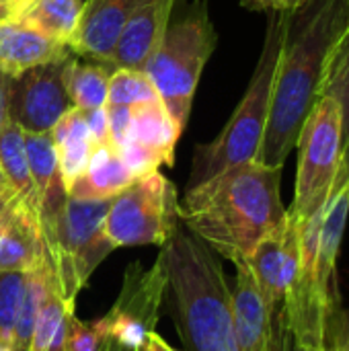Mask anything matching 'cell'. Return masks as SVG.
Segmentation results:
<instances>
[{"mask_svg":"<svg viewBox=\"0 0 349 351\" xmlns=\"http://www.w3.org/2000/svg\"><path fill=\"white\" fill-rule=\"evenodd\" d=\"M10 76L0 70V125L8 119V99H10Z\"/></svg>","mask_w":349,"mask_h":351,"instance_id":"36","label":"cell"},{"mask_svg":"<svg viewBox=\"0 0 349 351\" xmlns=\"http://www.w3.org/2000/svg\"><path fill=\"white\" fill-rule=\"evenodd\" d=\"M286 14H269L263 49L255 66L253 78L245 90V97L237 105L224 130L210 144H202L195 148L187 189L197 187L234 167L253 162L257 158L267 125L276 68L284 45Z\"/></svg>","mask_w":349,"mask_h":351,"instance_id":"4","label":"cell"},{"mask_svg":"<svg viewBox=\"0 0 349 351\" xmlns=\"http://www.w3.org/2000/svg\"><path fill=\"white\" fill-rule=\"evenodd\" d=\"M329 311L298 300H284L274 315V331L267 351H329Z\"/></svg>","mask_w":349,"mask_h":351,"instance_id":"17","label":"cell"},{"mask_svg":"<svg viewBox=\"0 0 349 351\" xmlns=\"http://www.w3.org/2000/svg\"><path fill=\"white\" fill-rule=\"evenodd\" d=\"M21 204L19 195L14 193V189L10 187V183L6 181V177L0 171V224L10 216V212Z\"/></svg>","mask_w":349,"mask_h":351,"instance_id":"35","label":"cell"},{"mask_svg":"<svg viewBox=\"0 0 349 351\" xmlns=\"http://www.w3.org/2000/svg\"><path fill=\"white\" fill-rule=\"evenodd\" d=\"M111 72L101 64H82L76 60L70 62L66 72L68 95L76 109H99L107 105V88H109Z\"/></svg>","mask_w":349,"mask_h":351,"instance_id":"27","label":"cell"},{"mask_svg":"<svg viewBox=\"0 0 349 351\" xmlns=\"http://www.w3.org/2000/svg\"><path fill=\"white\" fill-rule=\"evenodd\" d=\"M173 321L187 351H239L232 321V292L220 257L181 220L160 245Z\"/></svg>","mask_w":349,"mask_h":351,"instance_id":"3","label":"cell"},{"mask_svg":"<svg viewBox=\"0 0 349 351\" xmlns=\"http://www.w3.org/2000/svg\"><path fill=\"white\" fill-rule=\"evenodd\" d=\"M158 93L146 72L142 70H115L109 76L107 105L136 107L140 103L156 101Z\"/></svg>","mask_w":349,"mask_h":351,"instance_id":"28","label":"cell"},{"mask_svg":"<svg viewBox=\"0 0 349 351\" xmlns=\"http://www.w3.org/2000/svg\"><path fill=\"white\" fill-rule=\"evenodd\" d=\"M0 351H14V350H12L8 343H2V341H0Z\"/></svg>","mask_w":349,"mask_h":351,"instance_id":"40","label":"cell"},{"mask_svg":"<svg viewBox=\"0 0 349 351\" xmlns=\"http://www.w3.org/2000/svg\"><path fill=\"white\" fill-rule=\"evenodd\" d=\"M183 132L171 117L169 109L163 105L160 99L150 103H140L132 107L130 128L125 140H132L150 152H154L163 165H173L175 146Z\"/></svg>","mask_w":349,"mask_h":351,"instance_id":"21","label":"cell"},{"mask_svg":"<svg viewBox=\"0 0 349 351\" xmlns=\"http://www.w3.org/2000/svg\"><path fill=\"white\" fill-rule=\"evenodd\" d=\"M348 218L349 177L323 210L300 224V271L286 300L315 302L329 313L339 308L337 259Z\"/></svg>","mask_w":349,"mask_h":351,"instance_id":"8","label":"cell"},{"mask_svg":"<svg viewBox=\"0 0 349 351\" xmlns=\"http://www.w3.org/2000/svg\"><path fill=\"white\" fill-rule=\"evenodd\" d=\"M56 286H60V282L56 278V269L51 265L49 255L37 267L25 271V294H23L21 311H19L12 341H10V348L14 351H29L37 317L47 300L49 292Z\"/></svg>","mask_w":349,"mask_h":351,"instance_id":"23","label":"cell"},{"mask_svg":"<svg viewBox=\"0 0 349 351\" xmlns=\"http://www.w3.org/2000/svg\"><path fill=\"white\" fill-rule=\"evenodd\" d=\"M107 339V331L103 323L97 319L93 323H82L72 313L68 319L66 331V351H99Z\"/></svg>","mask_w":349,"mask_h":351,"instance_id":"30","label":"cell"},{"mask_svg":"<svg viewBox=\"0 0 349 351\" xmlns=\"http://www.w3.org/2000/svg\"><path fill=\"white\" fill-rule=\"evenodd\" d=\"M25 294V271H0V341H12Z\"/></svg>","mask_w":349,"mask_h":351,"instance_id":"29","label":"cell"},{"mask_svg":"<svg viewBox=\"0 0 349 351\" xmlns=\"http://www.w3.org/2000/svg\"><path fill=\"white\" fill-rule=\"evenodd\" d=\"M4 19H8V14H6V10H4V8L0 6V23H2Z\"/></svg>","mask_w":349,"mask_h":351,"instance_id":"41","label":"cell"},{"mask_svg":"<svg viewBox=\"0 0 349 351\" xmlns=\"http://www.w3.org/2000/svg\"><path fill=\"white\" fill-rule=\"evenodd\" d=\"M136 351H177L173 350L160 335H156V333H150L144 341H142V346L138 348Z\"/></svg>","mask_w":349,"mask_h":351,"instance_id":"38","label":"cell"},{"mask_svg":"<svg viewBox=\"0 0 349 351\" xmlns=\"http://www.w3.org/2000/svg\"><path fill=\"white\" fill-rule=\"evenodd\" d=\"M346 16L348 0H306L286 14L267 125L255 158L259 165L284 169L286 158L296 148L300 130L321 97L327 60Z\"/></svg>","mask_w":349,"mask_h":351,"instance_id":"1","label":"cell"},{"mask_svg":"<svg viewBox=\"0 0 349 351\" xmlns=\"http://www.w3.org/2000/svg\"><path fill=\"white\" fill-rule=\"evenodd\" d=\"M82 6V0H35V4L19 19L43 35L68 45L78 27Z\"/></svg>","mask_w":349,"mask_h":351,"instance_id":"26","label":"cell"},{"mask_svg":"<svg viewBox=\"0 0 349 351\" xmlns=\"http://www.w3.org/2000/svg\"><path fill=\"white\" fill-rule=\"evenodd\" d=\"M86 128L91 132V138L95 142V146H103V144H111L109 138V119H107V109L99 107V109H82Z\"/></svg>","mask_w":349,"mask_h":351,"instance_id":"33","label":"cell"},{"mask_svg":"<svg viewBox=\"0 0 349 351\" xmlns=\"http://www.w3.org/2000/svg\"><path fill=\"white\" fill-rule=\"evenodd\" d=\"M107 109V119H109V138L115 148L125 140L128 128H130V117H132V107L123 105H105Z\"/></svg>","mask_w":349,"mask_h":351,"instance_id":"32","label":"cell"},{"mask_svg":"<svg viewBox=\"0 0 349 351\" xmlns=\"http://www.w3.org/2000/svg\"><path fill=\"white\" fill-rule=\"evenodd\" d=\"M167 296V280L163 263L156 259L152 267L132 263L121 282V290L111 311L101 317L107 337L138 350L142 341L154 333Z\"/></svg>","mask_w":349,"mask_h":351,"instance_id":"11","label":"cell"},{"mask_svg":"<svg viewBox=\"0 0 349 351\" xmlns=\"http://www.w3.org/2000/svg\"><path fill=\"white\" fill-rule=\"evenodd\" d=\"M175 0H140L123 25V31L107 58L105 66L109 72L115 70H142L150 56L156 51L171 14Z\"/></svg>","mask_w":349,"mask_h":351,"instance_id":"13","label":"cell"},{"mask_svg":"<svg viewBox=\"0 0 349 351\" xmlns=\"http://www.w3.org/2000/svg\"><path fill=\"white\" fill-rule=\"evenodd\" d=\"M35 4V0H4V10L8 14V19H19L23 16L31 6Z\"/></svg>","mask_w":349,"mask_h":351,"instance_id":"37","label":"cell"},{"mask_svg":"<svg viewBox=\"0 0 349 351\" xmlns=\"http://www.w3.org/2000/svg\"><path fill=\"white\" fill-rule=\"evenodd\" d=\"M99 351H136V350H132V348H128V346H123V343L115 341L113 337H107V339L103 341V346L99 348Z\"/></svg>","mask_w":349,"mask_h":351,"instance_id":"39","label":"cell"},{"mask_svg":"<svg viewBox=\"0 0 349 351\" xmlns=\"http://www.w3.org/2000/svg\"><path fill=\"white\" fill-rule=\"evenodd\" d=\"M282 169L257 160L234 167L185 191L179 220L218 257L245 261L255 245L288 218L280 193Z\"/></svg>","mask_w":349,"mask_h":351,"instance_id":"2","label":"cell"},{"mask_svg":"<svg viewBox=\"0 0 349 351\" xmlns=\"http://www.w3.org/2000/svg\"><path fill=\"white\" fill-rule=\"evenodd\" d=\"M0 6H2V8H4V0H0Z\"/></svg>","mask_w":349,"mask_h":351,"instance_id":"42","label":"cell"},{"mask_svg":"<svg viewBox=\"0 0 349 351\" xmlns=\"http://www.w3.org/2000/svg\"><path fill=\"white\" fill-rule=\"evenodd\" d=\"M0 171L19 199L37 210V195L25 152V132L10 119L0 125Z\"/></svg>","mask_w":349,"mask_h":351,"instance_id":"24","label":"cell"},{"mask_svg":"<svg viewBox=\"0 0 349 351\" xmlns=\"http://www.w3.org/2000/svg\"><path fill=\"white\" fill-rule=\"evenodd\" d=\"M49 134L58 152L62 179L68 191V187L86 171L88 160L95 150V142L86 128L82 109H76V107L70 109Z\"/></svg>","mask_w":349,"mask_h":351,"instance_id":"22","label":"cell"},{"mask_svg":"<svg viewBox=\"0 0 349 351\" xmlns=\"http://www.w3.org/2000/svg\"><path fill=\"white\" fill-rule=\"evenodd\" d=\"M296 148V185L288 214L302 224L329 204L331 195L349 177L344 173V117L333 97L321 95L317 99L300 130Z\"/></svg>","mask_w":349,"mask_h":351,"instance_id":"6","label":"cell"},{"mask_svg":"<svg viewBox=\"0 0 349 351\" xmlns=\"http://www.w3.org/2000/svg\"><path fill=\"white\" fill-rule=\"evenodd\" d=\"M329 351H349V308H335L327 321Z\"/></svg>","mask_w":349,"mask_h":351,"instance_id":"31","label":"cell"},{"mask_svg":"<svg viewBox=\"0 0 349 351\" xmlns=\"http://www.w3.org/2000/svg\"><path fill=\"white\" fill-rule=\"evenodd\" d=\"M138 2L140 0H84L78 27L68 43L70 51L95 64H105Z\"/></svg>","mask_w":349,"mask_h":351,"instance_id":"14","label":"cell"},{"mask_svg":"<svg viewBox=\"0 0 349 351\" xmlns=\"http://www.w3.org/2000/svg\"><path fill=\"white\" fill-rule=\"evenodd\" d=\"M72 60L74 53L66 51L10 80L8 119L25 134H49L56 123L74 109L66 86V72Z\"/></svg>","mask_w":349,"mask_h":351,"instance_id":"10","label":"cell"},{"mask_svg":"<svg viewBox=\"0 0 349 351\" xmlns=\"http://www.w3.org/2000/svg\"><path fill=\"white\" fill-rule=\"evenodd\" d=\"M25 152L37 195L41 232H45L68 202L51 134H25Z\"/></svg>","mask_w":349,"mask_h":351,"instance_id":"16","label":"cell"},{"mask_svg":"<svg viewBox=\"0 0 349 351\" xmlns=\"http://www.w3.org/2000/svg\"><path fill=\"white\" fill-rule=\"evenodd\" d=\"M134 181L113 144L95 146L86 171L68 187V197L82 202L113 199Z\"/></svg>","mask_w":349,"mask_h":351,"instance_id":"20","label":"cell"},{"mask_svg":"<svg viewBox=\"0 0 349 351\" xmlns=\"http://www.w3.org/2000/svg\"><path fill=\"white\" fill-rule=\"evenodd\" d=\"M109 204L111 199L82 202L68 197L64 210L43 232L62 296L72 304L93 271L115 249L105 232Z\"/></svg>","mask_w":349,"mask_h":351,"instance_id":"7","label":"cell"},{"mask_svg":"<svg viewBox=\"0 0 349 351\" xmlns=\"http://www.w3.org/2000/svg\"><path fill=\"white\" fill-rule=\"evenodd\" d=\"M272 315L284 304L300 271V224L288 214L286 222L263 237L245 259Z\"/></svg>","mask_w":349,"mask_h":351,"instance_id":"12","label":"cell"},{"mask_svg":"<svg viewBox=\"0 0 349 351\" xmlns=\"http://www.w3.org/2000/svg\"><path fill=\"white\" fill-rule=\"evenodd\" d=\"M45 259L39 214L21 202L0 224V271H29Z\"/></svg>","mask_w":349,"mask_h":351,"instance_id":"19","label":"cell"},{"mask_svg":"<svg viewBox=\"0 0 349 351\" xmlns=\"http://www.w3.org/2000/svg\"><path fill=\"white\" fill-rule=\"evenodd\" d=\"M177 222V189L156 171L134 179L111 199L105 216V232L113 247L163 245Z\"/></svg>","mask_w":349,"mask_h":351,"instance_id":"9","label":"cell"},{"mask_svg":"<svg viewBox=\"0 0 349 351\" xmlns=\"http://www.w3.org/2000/svg\"><path fill=\"white\" fill-rule=\"evenodd\" d=\"M66 51H70L68 45L43 35L23 19H4L0 23V70L10 78Z\"/></svg>","mask_w":349,"mask_h":351,"instance_id":"18","label":"cell"},{"mask_svg":"<svg viewBox=\"0 0 349 351\" xmlns=\"http://www.w3.org/2000/svg\"><path fill=\"white\" fill-rule=\"evenodd\" d=\"M321 95L333 97L341 107L344 117V173L349 175V0L346 25L327 60Z\"/></svg>","mask_w":349,"mask_h":351,"instance_id":"25","label":"cell"},{"mask_svg":"<svg viewBox=\"0 0 349 351\" xmlns=\"http://www.w3.org/2000/svg\"><path fill=\"white\" fill-rule=\"evenodd\" d=\"M306 0H241V4L249 10H265V12H292L302 6Z\"/></svg>","mask_w":349,"mask_h":351,"instance_id":"34","label":"cell"},{"mask_svg":"<svg viewBox=\"0 0 349 351\" xmlns=\"http://www.w3.org/2000/svg\"><path fill=\"white\" fill-rule=\"evenodd\" d=\"M218 43L208 14V2L195 0L183 14L169 23L156 51L144 66L158 99L183 132L189 121L193 95Z\"/></svg>","mask_w":349,"mask_h":351,"instance_id":"5","label":"cell"},{"mask_svg":"<svg viewBox=\"0 0 349 351\" xmlns=\"http://www.w3.org/2000/svg\"><path fill=\"white\" fill-rule=\"evenodd\" d=\"M237 280L232 292V321L239 351H267L274 331V315L255 284L245 261L234 263Z\"/></svg>","mask_w":349,"mask_h":351,"instance_id":"15","label":"cell"}]
</instances>
